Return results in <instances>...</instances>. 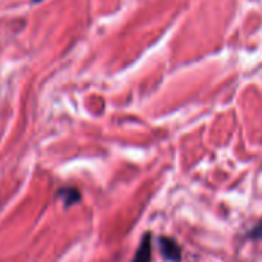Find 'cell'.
Returning <instances> with one entry per match:
<instances>
[{"label": "cell", "mask_w": 262, "mask_h": 262, "mask_svg": "<svg viewBox=\"0 0 262 262\" xmlns=\"http://www.w3.org/2000/svg\"><path fill=\"white\" fill-rule=\"evenodd\" d=\"M59 196L63 199V202H65L67 207H70V205L79 202V199H80L79 190H77V188H73V187H68V188L60 190V191H59Z\"/></svg>", "instance_id": "obj_3"}, {"label": "cell", "mask_w": 262, "mask_h": 262, "mask_svg": "<svg viewBox=\"0 0 262 262\" xmlns=\"http://www.w3.org/2000/svg\"><path fill=\"white\" fill-rule=\"evenodd\" d=\"M248 237H250V239H262V219H260V222L248 233Z\"/></svg>", "instance_id": "obj_4"}, {"label": "cell", "mask_w": 262, "mask_h": 262, "mask_svg": "<svg viewBox=\"0 0 262 262\" xmlns=\"http://www.w3.org/2000/svg\"><path fill=\"white\" fill-rule=\"evenodd\" d=\"M34 2H40V0H34Z\"/></svg>", "instance_id": "obj_5"}, {"label": "cell", "mask_w": 262, "mask_h": 262, "mask_svg": "<svg viewBox=\"0 0 262 262\" xmlns=\"http://www.w3.org/2000/svg\"><path fill=\"white\" fill-rule=\"evenodd\" d=\"M159 247H161L162 256H164L167 260H170V262H181L182 250H181L179 244H178L174 239L162 236V237L159 239Z\"/></svg>", "instance_id": "obj_1"}, {"label": "cell", "mask_w": 262, "mask_h": 262, "mask_svg": "<svg viewBox=\"0 0 262 262\" xmlns=\"http://www.w3.org/2000/svg\"><path fill=\"white\" fill-rule=\"evenodd\" d=\"M151 253H153L151 233H145L141 239V244H139L131 262H151Z\"/></svg>", "instance_id": "obj_2"}]
</instances>
